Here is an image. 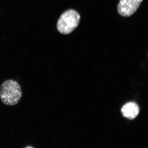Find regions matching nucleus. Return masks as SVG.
I'll use <instances>...</instances> for the list:
<instances>
[{"label":"nucleus","instance_id":"1","mask_svg":"<svg viewBox=\"0 0 148 148\" xmlns=\"http://www.w3.org/2000/svg\"><path fill=\"white\" fill-rule=\"evenodd\" d=\"M22 96L21 86L16 81L8 79L0 87V98L4 104L14 106L18 104Z\"/></svg>","mask_w":148,"mask_h":148},{"label":"nucleus","instance_id":"2","mask_svg":"<svg viewBox=\"0 0 148 148\" xmlns=\"http://www.w3.org/2000/svg\"><path fill=\"white\" fill-rule=\"evenodd\" d=\"M80 20L79 13L73 9L64 12L58 19L57 29L63 34H69L78 26Z\"/></svg>","mask_w":148,"mask_h":148},{"label":"nucleus","instance_id":"3","mask_svg":"<svg viewBox=\"0 0 148 148\" xmlns=\"http://www.w3.org/2000/svg\"><path fill=\"white\" fill-rule=\"evenodd\" d=\"M143 0H120L117 10L121 15L128 17L132 15L140 6Z\"/></svg>","mask_w":148,"mask_h":148},{"label":"nucleus","instance_id":"4","mask_svg":"<svg viewBox=\"0 0 148 148\" xmlns=\"http://www.w3.org/2000/svg\"><path fill=\"white\" fill-rule=\"evenodd\" d=\"M121 112L123 116L128 119H133L138 116L140 109L136 103L130 102L123 107Z\"/></svg>","mask_w":148,"mask_h":148},{"label":"nucleus","instance_id":"5","mask_svg":"<svg viewBox=\"0 0 148 148\" xmlns=\"http://www.w3.org/2000/svg\"><path fill=\"white\" fill-rule=\"evenodd\" d=\"M24 148H34L32 146H27V147H25Z\"/></svg>","mask_w":148,"mask_h":148}]
</instances>
